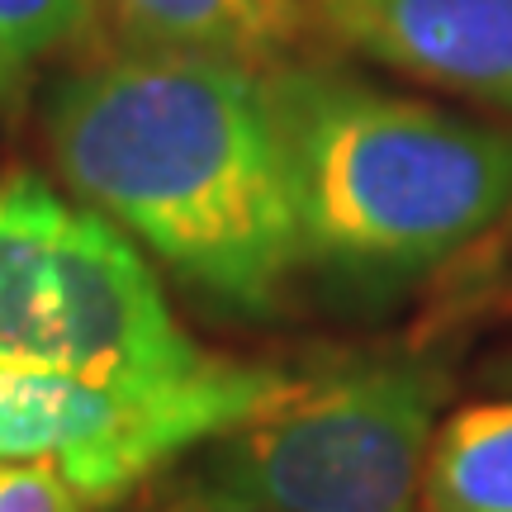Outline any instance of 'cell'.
Segmentation results:
<instances>
[{
  "instance_id": "8",
  "label": "cell",
  "mask_w": 512,
  "mask_h": 512,
  "mask_svg": "<svg viewBox=\"0 0 512 512\" xmlns=\"http://www.w3.org/2000/svg\"><path fill=\"white\" fill-rule=\"evenodd\" d=\"M422 512H512V399L470 403L437 422Z\"/></svg>"
},
{
  "instance_id": "6",
  "label": "cell",
  "mask_w": 512,
  "mask_h": 512,
  "mask_svg": "<svg viewBox=\"0 0 512 512\" xmlns=\"http://www.w3.org/2000/svg\"><path fill=\"white\" fill-rule=\"evenodd\" d=\"M309 15L347 53L512 110V0H309Z\"/></svg>"
},
{
  "instance_id": "9",
  "label": "cell",
  "mask_w": 512,
  "mask_h": 512,
  "mask_svg": "<svg viewBox=\"0 0 512 512\" xmlns=\"http://www.w3.org/2000/svg\"><path fill=\"white\" fill-rule=\"evenodd\" d=\"M95 0H0V100L91 29Z\"/></svg>"
},
{
  "instance_id": "2",
  "label": "cell",
  "mask_w": 512,
  "mask_h": 512,
  "mask_svg": "<svg viewBox=\"0 0 512 512\" xmlns=\"http://www.w3.org/2000/svg\"><path fill=\"white\" fill-rule=\"evenodd\" d=\"M304 266L403 294L512 219V128L437 110L337 67L266 72Z\"/></svg>"
},
{
  "instance_id": "10",
  "label": "cell",
  "mask_w": 512,
  "mask_h": 512,
  "mask_svg": "<svg viewBox=\"0 0 512 512\" xmlns=\"http://www.w3.org/2000/svg\"><path fill=\"white\" fill-rule=\"evenodd\" d=\"M0 512H91L48 460H0Z\"/></svg>"
},
{
  "instance_id": "4",
  "label": "cell",
  "mask_w": 512,
  "mask_h": 512,
  "mask_svg": "<svg viewBox=\"0 0 512 512\" xmlns=\"http://www.w3.org/2000/svg\"><path fill=\"white\" fill-rule=\"evenodd\" d=\"M441 403L446 375L422 356L347 361L219 437L204 475L280 512H422Z\"/></svg>"
},
{
  "instance_id": "1",
  "label": "cell",
  "mask_w": 512,
  "mask_h": 512,
  "mask_svg": "<svg viewBox=\"0 0 512 512\" xmlns=\"http://www.w3.org/2000/svg\"><path fill=\"white\" fill-rule=\"evenodd\" d=\"M48 138L81 200L247 318L304 266L266 76L219 57L128 53L67 76Z\"/></svg>"
},
{
  "instance_id": "5",
  "label": "cell",
  "mask_w": 512,
  "mask_h": 512,
  "mask_svg": "<svg viewBox=\"0 0 512 512\" xmlns=\"http://www.w3.org/2000/svg\"><path fill=\"white\" fill-rule=\"evenodd\" d=\"M290 389L285 370L228 356L143 384L0 370V460H48L91 508H110L185 451L275 408Z\"/></svg>"
},
{
  "instance_id": "7",
  "label": "cell",
  "mask_w": 512,
  "mask_h": 512,
  "mask_svg": "<svg viewBox=\"0 0 512 512\" xmlns=\"http://www.w3.org/2000/svg\"><path fill=\"white\" fill-rule=\"evenodd\" d=\"M138 53L219 57L266 67L309 24V0H105Z\"/></svg>"
},
{
  "instance_id": "3",
  "label": "cell",
  "mask_w": 512,
  "mask_h": 512,
  "mask_svg": "<svg viewBox=\"0 0 512 512\" xmlns=\"http://www.w3.org/2000/svg\"><path fill=\"white\" fill-rule=\"evenodd\" d=\"M209 356L119 223L29 171L0 181V370L143 384Z\"/></svg>"
},
{
  "instance_id": "11",
  "label": "cell",
  "mask_w": 512,
  "mask_h": 512,
  "mask_svg": "<svg viewBox=\"0 0 512 512\" xmlns=\"http://www.w3.org/2000/svg\"><path fill=\"white\" fill-rule=\"evenodd\" d=\"M143 512H280V508L238 494V489H228V484H219V479H209L200 470V475L181 479L176 489H166V494Z\"/></svg>"
}]
</instances>
